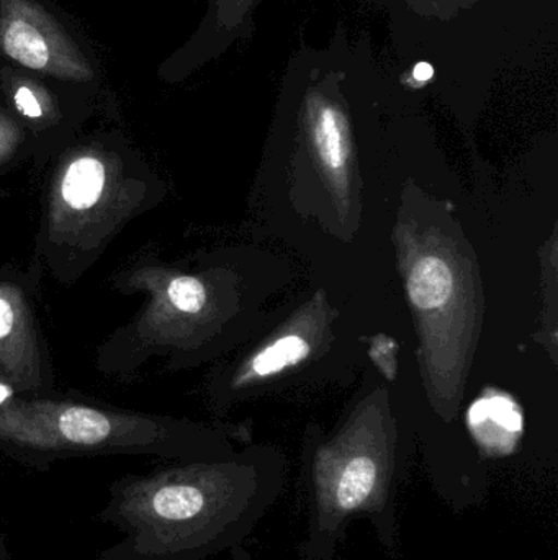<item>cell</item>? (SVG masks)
I'll list each match as a JSON object with an SVG mask.
<instances>
[{
	"label": "cell",
	"instance_id": "cell-1",
	"mask_svg": "<svg viewBox=\"0 0 558 560\" xmlns=\"http://www.w3.org/2000/svg\"><path fill=\"white\" fill-rule=\"evenodd\" d=\"M272 463H189L118 482L105 509L124 541L105 560H202L249 538L284 492Z\"/></svg>",
	"mask_w": 558,
	"mask_h": 560
},
{
	"label": "cell",
	"instance_id": "cell-2",
	"mask_svg": "<svg viewBox=\"0 0 558 560\" xmlns=\"http://www.w3.org/2000/svg\"><path fill=\"white\" fill-rule=\"evenodd\" d=\"M48 166L32 266L71 285L133 220L159 203L163 187L118 128L82 131Z\"/></svg>",
	"mask_w": 558,
	"mask_h": 560
},
{
	"label": "cell",
	"instance_id": "cell-3",
	"mask_svg": "<svg viewBox=\"0 0 558 560\" xmlns=\"http://www.w3.org/2000/svg\"><path fill=\"white\" fill-rule=\"evenodd\" d=\"M0 454L43 467L72 457L159 456L216 463L186 424L72 392H15L0 382Z\"/></svg>",
	"mask_w": 558,
	"mask_h": 560
},
{
	"label": "cell",
	"instance_id": "cell-4",
	"mask_svg": "<svg viewBox=\"0 0 558 560\" xmlns=\"http://www.w3.org/2000/svg\"><path fill=\"white\" fill-rule=\"evenodd\" d=\"M0 61L78 85L107 101L97 49L52 0H0Z\"/></svg>",
	"mask_w": 558,
	"mask_h": 560
},
{
	"label": "cell",
	"instance_id": "cell-5",
	"mask_svg": "<svg viewBox=\"0 0 558 560\" xmlns=\"http://www.w3.org/2000/svg\"><path fill=\"white\" fill-rule=\"evenodd\" d=\"M0 101L32 140L33 163L46 167L84 131L98 105L92 92L10 62L0 61Z\"/></svg>",
	"mask_w": 558,
	"mask_h": 560
},
{
	"label": "cell",
	"instance_id": "cell-6",
	"mask_svg": "<svg viewBox=\"0 0 558 560\" xmlns=\"http://www.w3.org/2000/svg\"><path fill=\"white\" fill-rule=\"evenodd\" d=\"M41 272L0 266V382L15 392L52 390L55 364L36 293Z\"/></svg>",
	"mask_w": 558,
	"mask_h": 560
},
{
	"label": "cell",
	"instance_id": "cell-7",
	"mask_svg": "<svg viewBox=\"0 0 558 560\" xmlns=\"http://www.w3.org/2000/svg\"><path fill=\"white\" fill-rule=\"evenodd\" d=\"M468 428L488 456H510L523 433V415L510 397L482 398L468 410Z\"/></svg>",
	"mask_w": 558,
	"mask_h": 560
},
{
	"label": "cell",
	"instance_id": "cell-8",
	"mask_svg": "<svg viewBox=\"0 0 558 560\" xmlns=\"http://www.w3.org/2000/svg\"><path fill=\"white\" fill-rule=\"evenodd\" d=\"M313 138L321 161L331 170H341L349 156V130L346 117L336 105L313 95Z\"/></svg>",
	"mask_w": 558,
	"mask_h": 560
},
{
	"label": "cell",
	"instance_id": "cell-9",
	"mask_svg": "<svg viewBox=\"0 0 558 560\" xmlns=\"http://www.w3.org/2000/svg\"><path fill=\"white\" fill-rule=\"evenodd\" d=\"M454 276L442 259L428 256L413 268L408 280L412 302L422 310H435L444 305L452 295Z\"/></svg>",
	"mask_w": 558,
	"mask_h": 560
},
{
	"label": "cell",
	"instance_id": "cell-10",
	"mask_svg": "<svg viewBox=\"0 0 558 560\" xmlns=\"http://www.w3.org/2000/svg\"><path fill=\"white\" fill-rule=\"evenodd\" d=\"M28 161L33 163L32 140L15 115L0 101V179Z\"/></svg>",
	"mask_w": 558,
	"mask_h": 560
},
{
	"label": "cell",
	"instance_id": "cell-11",
	"mask_svg": "<svg viewBox=\"0 0 558 560\" xmlns=\"http://www.w3.org/2000/svg\"><path fill=\"white\" fill-rule=\"evenodd\" d=\"M308 352H310V346L300 336H285L259 352L252 368L258 375H272L304 361Z\"/></svg>",
	"mask_w": 558,
	"mask_h": 560
},
{
	"label": "cell",
	"instance_id": "cell-12",
	"mask_svg": "<svg viewBox=\"0 0 558 560\" xmlns=\"http://www.w3.org/2000/svg\"><path fill=\"white\" fill-rule=\"evenodd\" d=\"M413 9L428 15L448 16L455 15L461 9H467L475 0H408Z\"/></svg>",
	"mask_w": 558,
	"mask_h": 560
},
{
	"label": "cell",
	"instance_id": "cell-13",
	"mask_svg": "<svg viewBox=\"0 0 558 560\" xmlns=\"http://www.w3.org/2000/svg\"><path fill=\"white\" fill-rule=\"evenodd\" d=\"M413 81L415 84L423 85L435 78V68L429 62H418L412 71Z\"/></svg>",
	"mask_w": 558,
	"mask_h": 560
}]
</instances>
